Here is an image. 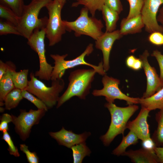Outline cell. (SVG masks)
<instances>
[{
  "label": "cell",
  "mask_w": 163,
  "mask_h": 163,
  "mask_svg": "<svg viewBox=\"0 0 163 163\" xmlns=\"http://www.w3.org/2000/svg\"><path fill=\"white\" fill-rule=\"evenodd\" d=\"M97 72L91 69H79L72 72L68 77L67 88L59 97L56 108H58L65 102L74 96L81 99H85L90 93L91 84Z\"/></svg>",
  "instance_id": "6da1fadb"
},
{
  "label": "cell",
  "mask_w": 163,
  "mask_h": 163,
  "mask_svg": "<svg viewBox=\"0 0 163 163\" xmlns=\"http://www.w3.org/2000/svg\"><path fill=\"white\" fill-rule=\"evenodd\" d=\"M104 106L110 113L111 121L107 132L100 138L104 145L108 146L117 136L120 134L123 135L129 119L138 109L139 107L131 104L127 107H120L109 102L106 103Z\"/></svg>",
  "instance_id": "7a4b0ae2"
},
{
  "label": "cell",
  "mask_w": 163,
  "mask_h": 163,
  "mask_svg": "<svg viewBox=\"0 0 163 163\" xmlns=\"http://www.w3.org/2000/svg\"><path fill=\"white\" fill-rule=\"evenodd\" d=\"M52 0H32L28 5H24L17 26L21 36L28 39L35 29L46 27L48 18H40L39 14L41 9Z\"/></svg>",
  "instance_id": "3957f363"
},
{
  "label": "cell",
  "mask_w": 163,
  "mask_h": 163,
  "mask_svg": "<svg viewBox=\"0 0 163 163\" xmlns=\"http://www.w3.org/2000/svg\"><path fill=\"white\" fill-rule=\"evenodd\" d=\"M35 77L33 72L30 73V79L25 89L42 100L48 109L52 108L57 103L59 94L64 89V80L60 78L52 81L51 86L48 87Z\"/></svg>",
  "instance_id": "277c9868"
},
{
  "label": "cell",
  "mask_w": 163,
  "mask_h": 163,
  "mask_svg": "<svg viewBox=\"0 0 163 163\" xmlns=\"http://www.w3.org/2000/svg\"><path fill=\"white\" fill-rule=\"evenodd\" d=\"M89 12L84 7L81 9L79 16L75 20H63V22L66 30L74 31L76 37L85 35L96 40L103 34L102 30L104 26L101 20L94 16L89 17Z\"/></svg>",
  "instance_id": "5b68a950"
},
{
  "label": "cell",
  "mask_w": 163,
  "mask_h": 163,
  "mask_svg": "<svg viewBox=\"0 0 163 163\" xmlns=\"http://www.w3.org/2000/svg\"><path fill=\"white\" fill-rule=\"evenodd\" d=\"M93 50V44L90 43L81 54L75 58L70 60H66L65 59L68 56V54L62 55L57 54H51L50 56L54 60V64L51 80L53 81L62 78L66 70L82 65H85L91 67L96 70L97 73L100 75L103 76L106 74V72L103 68V62L102 61L99 63L98 66H96L89 63L85 60V56H88L92 52Z\"/></svg>",
  "instance_id": "8992f818"
},
{
  "label": "cell",
  "mask_w": 163,
  "mask_h": 163,
  "mask_svg": "<svg viewBox=\"0 0 163 163\" xmlns=\"http://www.w3.org/2000/svg\"><path fill=\"white\" fill-rule=\"evenodd\" d=\"M66 0H53L46 6L49 18L45 27L49 45L53 46L59 42L66 30L61 18V12Z\"/></svg>",
  "instance_id": "52a82bcc"
},
{
  "label": "cell",
  "mask_w": 163,
  "mask_h": 163,
  "mask_svg": "<svg viewBox=\"0 0 163 163\" xmlns=\"http://www.w3.org/2000/svg\"><path fill=\"white\" fill-rule=\"evenodd\" d=\"M46 36L45 27L35 29L27 39V43L38 55L39 69L34 74L40 79L49 81L51 79L53 66L46 59L44 40Z\"/></svg>",
  "instance_id": "ba28073f"
},
{
  "label": "cell",
  "mask_w": 163,
  "mask_h": 163,
  "mask_svg": "<svg viewBox=\"0 0 163 163\" xmlns=\"http://www.w3.org/2000/svg\"><path fill=\"white\" fill-rule=\"evenodd\" d=\"M46 111L40 109H31L28 112L21 110L20 114L17 117L12 115V122L15 126V131L21 140L25 141L29 137L32 126L39 123Z\"/></svg>",
  "instance_id": "9c48e42d"
},
{
  "label": "cell",
  "mask_w": 163,
  "mask_h": 163,
  "mask_svg": "<svg viewBox=\"0 0 163 163\" xmlns=\"http://www.w3.org/2000/svg\"><path fill=\"white\" fill-rule=\"evenodd\" d=\"M103 88L100 90L95 89L92 92L94 96H103L107 102L114 103L115 99L123 100L129 105L139 104V98L129 97L123 93L119 88L120 81L109 77L106 74L102 79Z\"/></svg>",
  "instance_id": "30bf717a"
},
{
  "label": "cell",
  "mask_w": 163,
  "mask_h": 163,
  "mask_svg": "<svg viewBox=\"0 0 163 163\" xmlns=\"http://www.w3.org/2000/svg\"><path fill=\"white\" fill-rule=\"evenodd\" d=\"M163 0H144L141 15L146 32L150 34L155 31L163 34V27L159 24L157 17Z\"/></svg>",
  "instance_id": "8fae6325"
},
{
  "label": "cell",
  "mask_w": 163,
  "mask_h": 163,
  "mask_svg": "<svg viewBox=\"0 0 163 163\" xmlns=\"http://www.w3.org/2000/svg\"><path fill=\"white\" fill-rule=\"evenodd\" d=\"M149 55L148 51L145 50L139 56L147 79L146 90L142 97L143 98L151 96L163 87V82L155 68L151 66L149 63L148 58Z\"/></svg>",
  "instance_id": "7c38bea8"
},
{
  "label": "cell",
  "mask_w": 163,
  "mask_h": 163,
  "mask_svg": "<svg viewBox=\"0 0 163 163\" xmlns=\"http://www.w3.org/2000/svg\"><path fill=\"white\" fill-rule=\"evenodd\" d=\"M123 37L119 30H117L111 32L105 31L95 40V47L101 50L102 53L103 65L106 72L110 68V56L113 44L116 40Z\"/></svg>",
  "instance_id": "4fadbf2b"
},
{
  "label": "cell",
  "mask_w": 163,
  "mask_h": 163,
  "mask_svg": "<svg viewBox=\"0 0 163 163\" xmlns=\"http://www.w3.org/2000/svg\"><path fill=\"white\" fill-rule=\"evenodd\" d=\"M150 111L142 107L136 117L134 120L128 121L126 128L133 132L139 139L142 141L151 138L147 118Z\"/></svg>",
  "instance_id": "5bb4252c"
},
{
  "label": "cell",
  "mask_w": 163,
  "mask_h": 163,
  "mask_svg": "<svg viewBox=\"0 0 163 163\" xmlns=\"http://www.w3.org/2000/svg\"><path fill=\"white\" fill-rule=\"evenodd\" d=\"M50 135L55 139L60 145L71 148L73 146L85 142L87 138L91 135L90 132H85L81 134H76L72 130H68L62 127L56 132H50Z\"/></svg>",
  "instance_id": "9a60e30c"
},
{
  "label": "cell",
  "mask_w": 163,
  "mask_h": 163,
  "mask_svg": "<svg viewBox=\"0 0 163 163\" xmlns=\"http://www.w3.org/2000/svg\"><path fill=\"white\" fill-rule=\"evenodd\" d=\"M123 155L129 158L131 161L135 163H157L159 162L154 151L142 148L139 149L130 150L126 151Z\"/></svg>",
  "instance_id": "2e32d148"
},
{
  "label": "cell",
  "mask_w": 163,
  "mask_h": 163,
  "mask_svg": "<svg viewBox=\"0 0 163 163\" xmlns=\"http://www.w3.org/2000/svg\"><path fill=\"white\" fill-rule=\"evenodd\" d=\"M8 65L7 70L0 79V106L5 105L4 100L6 95L15 88L11 77V72L16 70L14 64L11 61L6 62Z\"/></svg>",
  "instance_id": "e0dca14e"
},
{
  "label": "cell",
  "mask_w": 163,
  "mask_h": 163,
  "mask_svg": "<svg viewBox=\"0 0 163 163\" xmlns=\"http://www.w3.org/2000/svg\"><path fill=\"white\" fill-rule=\"evenodd\" d=\"M144 27L140 14L130 18H123L120 22L119 30L123 36L140 33Z\"/></svg>",
  "instance_id": "ac0fdd59"
},
{
  "label": "cell",
  "mask_w": 163,
  "mask_h": 163,
  "mask_svg": "<svg viewBox=\"0 0 163 163\" xmlns=\"http://www.w3.org/2000/svg\"><path fill=\"white\" fill-rule=\"evenodd\" d=\"M139 104L150 111L163 108V87L151 96L139 98Z\"/></svg>",
  "instance_id": "d6986e66"
},
{
  "label": "cell",
  "mask_w": 163,
  "mask_h": 163,
  "mask_svg": "<svg viewBox=\"0 0 163 163\" xmlns=\"http://www.w3.org/2000/svg\"><path fill=\"white\" fill-rule=\"evenodd\" d=\"M105 22L106 31L111 32L116 30L117 24L119 18V14L104 5L101 11Z\"/></svg>",
  "instance_id": "ffe728a7"
},
{
  "label": "cell",
  "mask_w": 163,
  "mask_h": 163,
  "mask_svg": "<svg viewBox=\"0 0 163 163\" xmlns=\"http://www.w3.org/2000/svg\"><path fill=\"white\" fill-rule=\"evenodd\" d=\"M139 139L132 131H130L125 136L123 135L122 140L119 145L114 149L112 154L119 156L123 155L126 148L131 145H135L138 142Z\"/></svg>",
  "instance_id": "44dd1931"
},
{
  "label": "cell",
  "mask_w": 163,
  "mask_h": 163,
  "mask_svg": "<svg viewBox=\"0 0 163 163\" xmlns=\"http://www.w3.org/2000/svg\"><path fill=\"white\" fill-rule=\"evenodd\" d=\"M23 98L22 90L15 88L9 92L5 98V109L10 110L15 108Z\"/></svg>",
  "instance_id": "7402d4cb"
},
{
  "label": "cell",
  "mask_w": 163,
  "mask_h": 163,
  "mask_svg": "<svg viewBox=\"0 0 163 163\" xmlns=\"http://www.w3.org/2000/svg\"><path fill=\"white\" fill-rule=\"evenodd\" d=\"M105 1V0H79L73 3L72 6L77 7L83 5L88 9L92 16H94L97 11H101Z\"/></svg>",
  "instance_id": "603a6c76"
},
{
  "label": "cell",
  "mask_w": 163,
  "mask_h": 163,
  "mask_svg": "<svg viewBox=\"0 0 163 163\" xmlns=\"http://www.w3.org/2000/svg\"><path fill=\"white\" fill-rule=\"evenodd\" d=\"M28 71V69H24L18 72L16 70L12 71V79L15 88L21 90L25 89L29 81L27 79Z\"/></svg>",
  "instance_id": "cb8c5ba5"
},
{
  "label": "cell",
  "mask_w": 163,
  "mask_h": 163,
  "mask_svg": "<svg viewBox=\"0 0 163 163\" xmlns=\"http://www.w3.org/2000/svg\"><path fill=\"white\" fill-rule=\"evenodd\" d=\"M71 149L72 152L74 163H82L84 158L89 156L91 152L85 142L76 144Z\"/></svg>",
  "instance_id": "d4e9b609"
},
{
  "label": "cell",
  "mask_w": 163,
  "mask_h": 163,
  "mask_svg": "<svg viewBox=\"0 0 163 163\" xmlns=\"http://www.w3.org/2000/svg\"><path fill=\"white\" fill-rule=\"evenodd\" d=\"M158 126L152 138L156 145H163V108L156 114Z\"/></svg>",
  "instance_id": "484cf974"
},
{
  "label": "cell",
  "mask_w": 163,
  "mask_h": 163,
  "mask_svg": "<svg viewBox=\"0 0 163 163\" xmlns=\"http://www.w3.org/2000/svg\"><path fill=\"white\" fill-rule=\"evenodd\" d=\"M0 17L16 27L18 25L19 17L10 8L1 2L0 4Z\"/></svg>",
  "instance_id": "4316f807"
},
{
  "label": "cell",
  "mask_w": 163,
  "mask_h": 163,
  "mask_svg": "<svg viewBox=\"0 0 163 163\" xmlns=\"http://www.w3.org/2000/svg\"><path fill=\"white\" fill-rule=\"evenodd\" d=\"M129 4V11L126 17L130 18L141 14L144 0H126Z\"/></svg>",
  "instance_id": "83f0119b"
},
{
  "label": "cell",
  "mask_w": 163,
  "mask_h": 163,
  "mask_svg": "<svg viewBox=\"0 0 163 163\" xmlns=\"http://www.w3.org/2000/svg\"><path fill=\"white\" fill-rule=\"evenodd\" d=\"M12 34L21 36L16 26L2 19L0 20V35Z\"/></svg>",
  "instance_id": "f1b7e54d"
},
{
  "label": "cell",
  "mask_w": 163,
  "mask_h": 163,
  "mask_svg": "<svg viewBox=\"0 0 163 163\" xmlns=\"http://www.w3.org/2000/svg\"><path fill=\"white\" fill-rule=\"evenodd\" d=\"M1 2L10 8L19 17L22 14L24 5L23 0H0Z\"/></svg>",
  "instance_id": "f546056e"
},
{
  "label": "cell",
  "mask_w": 163,
  "mask_h": 163,
  "mask_svg": "<svg viewBox=\"0 0 163 163\" xmlns=\"http://www.w3.org/2000/svg\"><path fill=\"white\" fill-rule=\"evenodd\" d=\"M22 93L24 98L31 102L38 109H43L47 111L48 109L46 105L38 98L35 97L33 94L25 89L22 90Z\"/></svg>",
  "instance_id": "4dcf8cb0"
},
{
  "label": "cell",
  "mask_w": 163,
  "mask_h": 163,
  "mask_svg": "<svg viewBox=\"0 0 163 163\" xmlns=\"http://www.w3.org/2000/svg\"><path fill=\"white\" fill-rule=\"evenodd\" d=\"M8 131H5L2 132L3 135L1 139L7 143L8 145V150L10 154L15 157H19L20 155L17 147L14 144L11 137Z\"/></svg>",
  "instance_id": "1f68e13d"
},
{
  "label": "cell",
  "mask_w": 163,
  "mask_h": 163,
  "mask_svg": "<svg viewBox=\"0 0 163 163\" xmlns=\"http://www.w3.org/2000/svg\"><path fill=\"white\" fill-rule=\"evenodd\" d=\"M20 146V150L25 154L29 163H39V158L35 152L30 151L28 149V146L25 144H21Z\"/></svg>",
  "instance_id": "d6a6232c"
},
{
  "label": "cell",
  "mask_w": 163,
  "mask_h": 163,
  "mask_svg": "<svg viewBox=\"0 0 163 163\" xmlns=\"http://www.w3.org/2000/svg\"><path fill=\"white\" fill-rule=\"evenodd\" d=\"M149 42L156 46L163 45V34L155 31L150 34L148 38Z\"/></svg>",
  "instance_id": "836d02e7"
},
{
  "label": "cell",
  "mask_w": 163,
  "mask_h": 163,
  "mask_svg": "<svg viewBox=\"0 0 163 163\" xmlns=\"http://www.w3.org/2000/svg\"><path fill=\"white\" fill-rule=\"evenodd\" d=\"M104 5L120 14L123 10L120 0H105Z\"/></svg>",
  "instance_id": "e575fe53"
},
{
  "label": "cell",
  "mask_w": 163,
  "mask_h": 163,
  "mask_svg": "<svg viewBox=\"0 0 163 163\" xmlns=\"http://www.w3.org/2000/svg\"><path fill=\"white\" fill-rule=\"evenodd\" d=\"M12 115L7 113L3 114L0 119V131L2 132L9 130L8 123L12 122Z\"/></svg>",
  "instance_id": "d590c367"
},
{
  "label": "cell",
  "mask_w": 163,
  "mask_h": 163,
  "mask_svg": "<svg viewBox=\"0 0 163 163\" xmlns=\"http://www.w3.org/2000/svg\"><path fill=\"white\" fill-rule=\"evenodd\" d=\"M151 56L155 58L158 63L160 69V77L163 82V55L160 51L155 50L153 51Z\"/></svg>",
  "instance_id": "8d00e7d4"
},
{
  "label": "cell",
  "mask_w": 163,
  "mask_h": 163,
  "mask_svg": "<svg viewBox=\"0 0 163 163\" xmlns=\"http://www.w3.org/2000/svg\"><path fill=\"white\" fill-rule=\"evenodd\" d=\"M142 148L153 151H154V148L156 146L155 142L151 138L142 141Z\"/></svg>",
  "instance_id": "74e56055"
},
{
  "label": "cell",
  "mask_w": 163,
  "mask_h": 163,
  "mask_svg": "<svg viewBox=\"0 0 163 163\" xmlns=\"http://www.w3.org/2000/svg\"><path fill=\"white\" fill-rule=\"evenodd\" d=\"M154 151L159 162L163 163V147L155 146L154 148Z\"/></svg>",
  "instance_id": "f35d334b"
},
{
  "label": "cell",
  "mask_w": 163,
  "mask_h": 163,
  "mask_svg": "<svg viewBox=\"0 0 163 163\" xmlns=\"http://www.w3.org/2000/svg\"><path fill=\"white\" fill-rule=\"evenodd\" d=\"M8 68L7 62H3L2 60H0V79L6 72Z\"/></svg>",
  "instance_id": "ab89813d"
},
{
  "label": "cell",
  "mask_w": 163,
  "mask_h": 163,
  "mask_svg": "<svg viewBox=\"0 0 163 163\" xmlns=\"http://www.w3.org/2000/svg\"><path fill=\"white\" fill-rule=\"evenodd\" d=\"M136 59V58L132 55L128 56L126 60V64L127 66L132 69Z\"/></svg>",
  "instance_id": "60d3db41"
},
{
  "label": "cell",
  "mask_w": 163,
  "mask_h": 163,
  "mask_svg": "<svg viewBox=\"0 0 163 163\" xmlns=\"http://www.w3.org/2000/svg\"><path fill=\"white\" fill-rule=\"evenodd\" d=\"M142 67V61L139 58H136L132 69L135 70H138Z\"/></svg>",
  "instance_id": "b9f144b4"
},
{
  "label": "cell",
  "mask_w": 163,
  "mask_h": 163,
  "mask_svg": "<svg viewBox=\"0 0 163 163\" xmlns=\"http://www.w3.org/2000/svg\"><path fill=\"white\" fill-rule=\"evenodd\" d=\"M157 20L158 23L163 27V6L161 7L159 11L157 17Z\"/></svg>",
  "instance_id": "7bdbcfd3"
},
{
  "label": "cell",
  "mask_w": 163,
  "mask_h": 163,
  "mask_svg": "<svg viewBox=\"0 0 163 163\" xmlns=\"http://www.w3.org/2000/svg\"><path fill=\"white\" fill-rule=\"evenodd\" d=\"M5 109V108H4L2 107H0V111L1 112H3L4 111Z\"/></svg>",
  "instance_id": "ee69618b"
},
{
  "label": "cell",
  "mask_w": 163,
  "mask_h": 163,
  "mask_svg": "<svg viewBox=\"0 0 163 163\" xmlns=\"http://www.w3.org/2000/svg\"><path fill=\"white\" fill-rule=\"evenodd\" d=\"M76 0V1H78V0Z\"/></svg>",
  "instance_id": "f6af8a7d"
}]
</instances>
